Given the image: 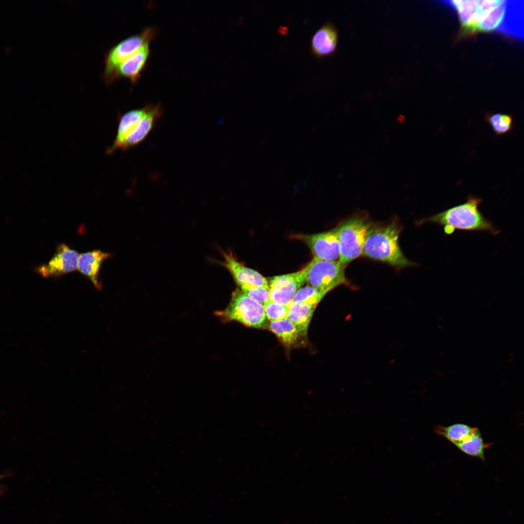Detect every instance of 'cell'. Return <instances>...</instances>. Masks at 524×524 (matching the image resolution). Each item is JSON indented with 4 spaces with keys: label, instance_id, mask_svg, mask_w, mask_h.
<instances>
[{
    "label": "cell",
    "instance_id": "obj_1",
    "mask_svg": "<svg viewBox=\"0 0 524 524\" xmlns=\"http://www.w3.org/2000/svg\"><path fill=\"white\" fill-rule=\"evenodd\" d=\"M482 200L481 198L469 196L463 203L424 218L419 221V224L430 222L440 225L447 235L461 230L484 231L496 235L499 229L479 209Z\"/></svg>",
    "mask_w": 524,
    "mask_h": 524
},
{
    "label": "cell",
    "instance_id": "obj_2",
    "mask_svg": "<svg viewBox=\"0 0 524 524\" xmlns=\"http://www.w3.org/2000/svg\"><path fill=\"white\" fill-rule=\"evenodd\" d=\"M401 229L399 221L396 219L386 225L373 226L365 239L362 254L397 268L416 265V263L408 260L401 250L398 239Z\"/></svg>",
    "mask_w": 524,
    "mask_h": 524
},
{
    "label": "cell",
    "instance_id": "obj_3",
    "mask_svg": "<svg viewBox=\"0 0 524 524\" xmlns=\"http://www.w3.org/2000/svg\"><path fill=\"white\" fill-rule=\"evenodd\" d=\"M372 227L368 217L357 215L336 228L340 250L339 261L343 265L346 266L362 254L365 239Z\"/></svg>",
    "mask_w": 524,
    "mask_h": 524
},
{
    "label": "cell",
    "instance_id": "obj_4",
    "mask_svg": "<svg viewBox=\"0 0 524 524\" xmlns=\"http://www.w3.org/2000/svg\"><path fill=\"white\" fill-rule=\"evenodd\" d=\"M215 314L224 321L234 320L254 328L266 327V316L263 305L239 289L235 290L230 301L224 310Z\"/></svg>",
    "mask_w": 524,
    "mask_h": 524
},
{
    "label": "cell",
    "instance_id": "obj_5",
    "mask_svg": "<svg viewBox=\"0 0 524 524\" xmlns=\"http://www.w3.org/2000/svg\"><path fill=\"white\" fill-rule=\"evenodd\" d=\"M306 281L311 286L328 293L347 282L345 266L339 260L312 259L307 264Z\"/></svg>",
    "mask_w": 524,
    "mask_h": 524
},
{
    "label": "cell",
    "instance_id": "obj_6",
    "mask_svg": "<svg viewBox=\"0 0 524 524\" xmlns=\"http://www.w3.org/2000/svg\"><path fill=\"white\" fill-rule=\"evenodd\" d=\"M153 28L148 27L140 33L131 36L112 47L106 54L103 77L105 82H112L113 74L118 66L143 45L149 42L155 35Z\"/></svg>",
    "mask_w": 524,
    "mask_h": 524
},
{
    "label": "cell",
    "instance_id": "obj_7",
    "mask_svg": "<svg viewBox=\"0 0 524 524\" xmlns=\"http://www.w3.org/2000/svg\"><path fill=\"white\" fill-rule=\"evenodd\" d=\"M307 268L306 265L296 272L272 278L268 285L270 300L289 307L294 302L296 293L306 281Z\"/></svg>",
    "mask_w": 524,
    "mask_h": 524
},
{
    "label": "cell",
    "instance_id": "obj_8",
    "mask_svg": "<svg viewBox=\"0 0 524 524\" xmlns=\"http://www.w3.org/2000/svg\"><path fill=\"white\" fill-rule=\"evenodd\" d=\"M504 0H458L456 7L462 29L465 32L473 33L478 32L481 22L490 13Z\"/></svg>",
    "mask_w": 524,
    "mask_h": 524
},
{
    "label": "cell",
    "instance_id": "obj_9",
    "mask_svg": "<svg viewBox=\"0 0 524 524\" xmlns=\"http://www.w3.org/2000/svg\"><path fill=\"white\" fill-rule=\"evenodd\" d=\"M295 237L302 240L310 248L313 259L337 261L340 255L336 229L312 234H300Z\"/></svg>",
    "mask_w": 524,
    "mask_h": 524
},
{
    "label": "cell",
    "instance_id": "obj_10",
    "mask_svg": "<svg viewBox=\"0 0 524 524\" xmlns=\"http://www.w3.org/2000/svg\"><path fill=\"white\" fill-rule=\"evenodd\" d=\"M80 254L65 244L56 247L54 255L46 264L36 268V271L45 278L58 277L76 271Z\"/></svg>",
    "mask_w": 524,
    "mask_h": 524
},
{
    "label": "cell",
    "instance_id": "obj_11",
    "mask_svg": "<svg viewBox=\"0 0 524 524\" xmlns=\"http://www.w3.org/2000/svg\"><path fill=\"white\" fill-rule=\"evenodd\" d=\"M220 252L223 261H216V263L225 267L238 285L245 283L268 288L266 279L260 273L239 262L231 252L221 250Z\"/></svg>",
    "mask_w": 524,
    "mask_h": 524
},
{
    "label": "cell",
    "instance_id": "obj_12",
    "mask_svg": "<svg viewBox=\"0 0 524 524\" xmlns=\"http://www.w3.org/2000/svg\"><path fill=\"white\" fill-rule=\"evenodd\" d=\"M338 39L339 32L336 27L330 21L326 22L315 32L311 37V53L317 58L334 54L337 50Z\"/></svg>",
    "mask_w": 524,
    "mask_h": 524
},
{
    "label": "cell",
    "instance_id": "obj_13",
    "mask_svg": "<svg viewBox=\"0 0 524 524\" xmlns=\"http://www.w3.org/2000/svg\"><path fill=\"white\" fill-rule=\"evenodd\" d=\"M147 110L135 128L126 137L119 149L125 150L141 143L153 128L163 113L160 103L147 105Z\"/></svg>",
    "mask_w": 524,
    "mask_h": 524
},
{
    "label": "cell",
    "instance_id": "obj_14",
    "mask_svg": "<svg viewBox=\"0 0 524 524\" xmlns=\"http://www.w3.org/2000/svg\"><path fill=\"white\" fill-rule=\"evenodd\" d=\"M149 43L143 45L118 66L113 74L112 82L120 77L127 78L132 83L138 81L149 54Z\"/></svg>",
    "mask_w": 524,
    "mask_h": 524
},
{
    "label": "cell",
    "instance_id": "obj_15",
    "mask_svg": "<svg viewBox=\"0 0 524 524\" xmlns=\"http://www.w3.org/2000/svg\"><path fill=\"white\" fill-rule=\"evenodd\" d=\"M111 254L99 250H94L79 255L77 270L91 281L95 287L100 290L102 283L99 279V272L103 261Z\"/></svg>",
    "mask_w": 524,
    "mask_h": 524
},
{
    "label": "cell",
    "instance_id": "obj_16",
    "mask_svg": "<svg viewBox=\"0 0 524 524\" xmlns=\"http://www.w3.org/2000/svg\"><path fill=\"white\" fill-rule=\"evenodd\" d=\"M147 108V106L141 109L132 110L119 116L116 135L113 144L106 150L107 154H111L119 149L126 137L146 114Z\"/></svg>",
    "mask_w": 524,
    "mask_h": 524
},
{
    "label": "cell",
    "instance_id": "obj_17",
    "mask_svg": "<svg viewBox=\"0 0 524 524\" xmlns=\"http://www.w3.org/2000/svg\"><path fill=\"white\" fill-rule=\"evenodd\" d=\"M316 307L309 304L295 301L289 307L287 318L296 326L302 336L307 334Z\"/></svg>",
    "mask_w": 524,
    "mask_h": 524
},
{
    "label": "cell",
    "instance_id": "obj_18",
    "mask_svg": "<svg viewBox=\"0 0 524 524\" xmlns=\"http://www.w3.org/2000/svg\"><path fill=\"white\" fill-rule=\"evenodd\" d=\"M269 328L287 347L295 345L299 338L303 337L298 328L287 317L271 322Z\"/></svg>",
    "mask_w": 524,
    "mask_h": 524
},
{
    "label": "cell",
    "instance_id": "obj_19",
    "mask_svg": "<svg viewBox=\"0 0 524 524\" xmlns=\"http://www.w3.org/2000/svg\"><path fill=\"white\" fill-rule=\"evenodd\" d=\"M477 429L464 424L457 423L448 426L438 425L435 427L434 432L456 446L472 435Z\"/></svg>",
    "mask_w": 524,
    "mask_h": 524
},
{
    "label": "cell",
    "instance_id": "obj_20",
    "mask_svg": "<svg viewBox=\"0 0 524 524\" xmlns=\"http://www.w3.org/2000/svg\"><path fill=\"white\" fill-rule=\"evenodd\" d=\"M489 446V443L484 442L478 429L472 436L456 446L465 454L484 460L485 450Z\"/></svg>",
    "mask_w": 524,
    "mask_h": 524
},
{
    "label": "cell",
    "instance_id": "obj_21",
    "mask_svg": "<svg viewBox=\"0 0 524 524\" xmlns=\"http://www.w3.org/2000/svg\"><path fill=\"white\" fill-rule=\"evenodd\" d=\"M484 117L485 121L497 135L508 133L513 128V119L510 115L500 113H488Z\"/></svg>",
    "mask_w": 524,
    "mask_h": 524
},
{
    "label": "cell",
    "instance_id": "obj_22",
    "mask_svg": "<svg viewBox=\"0 0 524 524\" xmlns=\"http://www.w3.org/2000/svg\"><path fill=\"white\" fill-rule=\"evenodd\" d=\"M505 1L494 8L480 24L478 32H490L498 27L502 22L505 13Z\"/></svg>",
    "mask_w": 524,
    "mask_h": 524
},
{
    "label": "cell",
    "instance_id": "obj_23",
    "mask_svg": "<svg viewBox=\"0 0 524 524\" xmlns=\"http://www.w3.org/2000/svg\"><path fill=\"white\" fill-rule=\"evenodd\" d=\"M327 293L311 286L300 288L296 293L294 301L309 304L315 306L319 303Z\"/></svg>",
    "mask_w": 524,
    "mask_h": 524
},
{
    "label": "cell",
    "instance_id": "obj_24",
    "mask_svg": "<svg viewBox=\"0 0 524 524\" xmlns=\"http://www.w3.org/2000/svg\"><path fill=\"white\" fill-rule=\"evenodd\" d=\"M239 286L243 293L262 304L270 300L268 288L245 283Z\"/></svg>",
    "mask_w": 524,
    "mask_h": 524
},
{
    "label": "cell",
    "instance_id": "obj_25",
    "mask_svg": "<svg viewBox=\"0 0 524 524\" xmlns=\"http://www.w3.org/2000/svg\"><path fill=\"white\" fill-rule=\"evenodd\" d=\"M263 307L266 318L270 322L287 317L289 307L284 305L269 300Z\"/></svg>",
    "mask_w": 524,
    "mask_h": 524
},
{
    "label": "cell",
    "instance_id": "obj_26",
    "mask_svg": "<svg viewBox=\"0 0 524 524\" xmlns=\"http://www.w3.org/2000/svg\"><path fill=\"white\" fill-rule=\"evenodd\" d=\"M0 477H1V476H0Z\"/></svg>",
    "mask_w": 524,
    "mask_h": 524
}]
</instances>
